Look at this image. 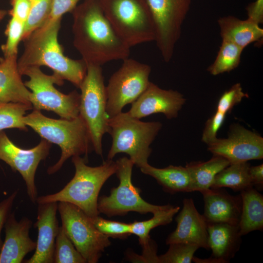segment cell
<instances>
[{"instance_id":"obj_16","label":"cell","mask_w":263,"mask_h":263,"mask_svg":"<svg viewBox=\"0 0 263 263\" xmlns=\"http://www.w3.org/2000/svg\"><path fill=\"white\" fill-rule=\"evenodd\" d=\"M177 226L168 236L166 244H194L209 250L207 223L196 209L192 198H185L183 207L175 218Z\"/></svg>"},{"instance_id":"obj_10","label":"cell","mask_w":263,"mask_h":263,"mask_svg":"<svg viewBox=\"0 0 263 263\" xmlns=\"http://www.w3.org/2000/svg\"><path fill=\"white\" fill-rule=\"evenodd\" d=\"M115 162V174L119 184L117 187L111 188L109 196L103 195L98 198L97 208L99 213L109 217L124 216L132 211L146 214L153 213L165 207L166 205L150 204L141 197V190L132 183V170L134 165L130 158L123 157Z\"/></svg>"},{"instance_id":"obj_23","label":"cell","mask_w":263,"mask_h":263,"mask_svg":"<svg viewBox=\"0 0 263 263\" xmlns=\"http://www.w3.org/2000/svg\"><path fill=\"white\" fill-rule=\"evenodd\" d=\"M140 169L143 173L154 178L168 193L173 194L192 192L191 179L186 167L169 165L157 168L148 164Z\"/></svg>"},{"instance_id":"obj_18","label":"cell","mask_w":263,"mask_h":263,"mask_svg":"<svg viewBox=\"0 0 263 263\" xmlns=\"http://www.w3.org/2000/svg\"><path fill=\"white\" fill-rule=\"evenodd\" d=\"M58 203L38 204L35 227L38 236L33 255L25 263H54L55 241L59 230Z\"/></svg>"},{"instance_id":"obj_12","label":"cell","mask_w":263,"mask_h":263,"mask_svg":"<svg viewBox=\"0 0 263 263\" xmlns=\"http://www.w3.org/2000/svg\"><path fill=\"white\" fill-rule=\"evenodd\" d=\"M155 28V41L164 61L171 59L191 0H146Z\"/></svg>"},{"instance_id":"obj_31","label":"cell","mask_w":263,"mask_h":263,"mask_svg":"<svg viewBox=\"0 0 263 263\" xmlns=\"http://www.w3.org/2000/svg\"><path fill=\"white\" fill-rule=\"evenodd\" d=\"M30 10L25 23L22 40L47 20L51 9L52 0H29Z\"/></svg>"},{"instance_id":"obj_27","label":"cell","mask_w":263,"mask_h":263,"mask_svg":"<svg viewBox=\"0 0 263 263\" xmlns=\"http://www.w3.org/2000/svg\"><path fill=\"white\" fill-rule=\"evenodd\" d=\"M180 208L178 206L167 205L163 208L153 213V216L151 219L143 221H134L131 223L132 234L138 237L139 243L141 246L144 245L151 240L150 235L151 230L170 223Z\"/></svg>"},{"instance_id":"obj_34","label":"cell","mask_w":263,"mask_h":263,"mask_svg":"<svg viewBox=\"0 0 263 263\" xmlns=\"http://www.w3.org/2000/svg\"><path fill=\"white\" fill-rule=\"evenodd\" d=\"M24 26V22L11 17L5 31L6 42L1 47L4 56L18 55V46L22 39Z\"/></svg>"},{"instance_id":"obj_17","label":"cell","mask_w":263,"mask_h":263,"mask_svg":"<svg viewBox=\"0 0 263 263\" xmlns=\"http://www.w3.org/2000/svg\"><path fill=\"white\" fill-rule=\"evenodd\" d=\"M32 220L23 217L17 221L15 212L9 214L4 224L5 238L0 252V263H21L25 256L35 250L37 242L30 237Z\"/></svg>"},{"instance_id":"obj_6","label":"cell","mask_w":263,"mask_h":263,"mask_svg":"<svg viewBox=\"0 0 263 263\" xmlns=\"http://www.w3.org/2000/svg\"><path fill=\"white\" fill-rule=\"evenodd\" d=\"M107 19L130 48L155 40V28L146 0H99Z\"/></svg>"},{"instance_id":"obj_36","label":"cell","mask_w":263,"mask_h":263,"mask_svg":"<svg viewBox=\"0 0 263 263\" xmlns=\"http://www.w3.org/2000/svg\"><path fill=\"white\" fill-rule=\"evenodd\" d=\"M141 247L142 254L140 255L132 251H127V259L133 263H160L159 257L157 255V245L154 241L151 239L148 243Z\"/></svg>"},{"instance_id":"obj_39","label":"cell","mask_w":263,"mask_h":263,"mask_svg":"<svg viewBox=\"0 0 263 263\" xmlns=\"http://www.w3.org/2000/svg\"><path fill=\"white\" fill-rule=\"evenodd\" d=\"M11 4L12 8L8 13L25 23L30 10L29 0H11Z\"/></svg>"},{"instance_id":"obj_7","label":"cell","mask_w":263,"mask_h":263,"mask_svg":"<svg viewBox=\"0 0 263 263\" xmlns=\"http://www.w3.org/2000/svg\"><path fill=\"white\" fill-rule=\"evenodd\" d=\"M79 115L88 127L93 150L102 156V138L108 132L107 94L101 66L87 65L79 88Z\"/></svg>"},{"instance_id":"obj_43","label":"cell","mask_w":263,"mask_h":263,"mask_svg":"<svg viewBox=\"0 0 263 263\" xmlns=\"http://www.w3.org/2000/svg\"><path fill=\"white\" fill-rule=\"evenodd\" d=\"M7 14V11L4 9H0V21L4 19Z\"/></svg>"},{"instance_id":"obj_14","label":"cell","mask_w":263,"mask_h":263,"mask_svg":"<svg viewBox=\"0 0 263 263\" xmlns=\"http://www.w3.org/2000/svg\"><path fill=\"white\" fill-rule=\"evenodd\" d=\"M213 155L227 159L230 164L263 158V138L239 124L230 127L227 138H218L207 144Z\"/></svg>"},{"instance_id":"obj_4","label":"cell","mask_w":263,"mask_h":263,"mask_svg":"<svg viewBox=\"0 0 263 263\" xmlns=\"http://www.w3.org/2000/svg\"><path fill=\"white\" fill-rule=\"evenodd\" d=\"M23 121L42 139L57 145L61 149L59 160L47 170L49 175L58 171L71 157L84 155L88 159V153L93 150L88 127L79 115L70 120L54 119L34 109L24 116Z\"/></svg>"},{"instance_id":"obj_20","label":"cell","mask_w":263,"mask_h":263,"mask_svg":"<svg viewBox=\"0 0 263 263\" xmlns=\"http://www.w3.org/2000/svg\"><path fill=\"white\" fill-rule=\"evenodd\" d=\"M208 243L211 257L219 263H229L239 250L242 236L239 225L207 223Z\"/></svg>"},{"instance_id":"obj_25","label":"cell","mask_w":263,"mask_h":263,"mask_svg":"<svg viewBox=\"0 0 263 263\" xmlns=\"http://www.w3.org/2000/svg\"><path fill=\"white\" fill-rule=\"evenodd\" d=\"M229 164L227 159L216 155H213L210 159L206 162L187 163L185 167L191 177L192 192H202L210 188L216 175Z\"/></svg>"},{"instance_id":"obj_28","label":"cell","mask_w":263,"mask_h":263,"mask_svg":"<svg viewBox=\"0 0 263 263\" xmlns=\"http://www.w3.org/2000/svg\"><path fill=\"white\" fill-rule=\"evenodd\" d=\"M243 50L231 42L222 40L216 58L207 71L211 75H217L233 70L241 62Z\"/></svg>"},{"instance_id":"obj_29","label":"cell","mask_w":263,"mask_h":263,"mask_svg":"<svg viewBox=\"0 0 263 263\" xmlns=\"http://www.w3.org/2000/svg\"><path fill=\"white\" fill-rule=\"evenodd\" d=\"M33 109L30 104L0 102V131L7 129H18L27 131L23 121L26 112Z\"/></svg>"},{"instance_id":"obj_2","label":"cell","mask_w":263,"mask_h":263,"mask_svg":"<svg viewBox=\"0 0 263 263\" xmlns=\"http://www.w3.org/2000/svg\"><path fill=\"white\" fill-rule=\"evenodd\" d=\"M61 19L47 20L23 41L24 49L18 60L19 73L32 67L45 66L60 79L66 80L79 88L87 72L82 59H71L63 54L58 41Z\"/></svg>"},{"instance_id":"obj_26","label":"cell","mask_w":263,"mask_h":263,"mask_svg":"<svg viewBox=\"0 0 263 263\" xmlns=\"http://www.w3.org/2000/svg\"><path fill=\"white\" fill-rule=\"evenodd\" d=\"M248 162L230 164L215 176L210 188H228L234 191H241L253 187L251 182Z\"/></svg>"},{"instance_id":"obj_21","label":"cell","mask_w":263,"mask_h":263,"mask_svg":"<svg viewBox=\"0 0 263 263\" xmlns=\"http://www.w3.org/2000/svg\"><path fill=\"white\" fill-rule=\"evenodd\" d=\"M31 94L22 81L17 56L0 58V102L31 104Z\"/></svg>"},{"instance_id":"obj_11","label":"cell","mask_w":263,"mask_h":263,"mask_svg":"<svg viewBox=\"0 0 263 263\" xmlns=\"http://www.w3.org/2000/svg\"><path fill=\"white\" fill-rule=\"evenodd\" d=\"M62 227L76 249L88 263H96L106 248L109 238L99 231L91 218L78 207L65 202H58Z\"/></svg>"},{"instance_id":"obj_38","label":"cell","mask_w":263,"mask_h":263,"mask_svg":"<svg viewBox=\"0 0 263 263\" xmlns=\"http://www.w3.org/2000/svg\"><path fill=\"white\" fill-rule=\"evenodd\" d=\"M82 0H52L51 9L47 20L61 19L65 14L71 12Z\"/></svg>"},{"instance_id":"obj_42","label":"cell","mask_w":263,"mask_h":263,"mask_svg":"<svg viewBox=\"0 0 263 263\" xmlns=\"http://www.w3.org/2000/svg\"><path fill=\"white\" fill-rule=\"evenodd\" d=\"M249 174L253 187L257 190H262L263 188V164L251 166L249 169Z\"/></svg>"},{"instance_id":"obj_1","label":"cell","mask_w":263,"mask_h":263,"mask_svg":"<svg viewBox=\"0 0 263 263\" xmlns=\"http://www.w3.org/2000/svg\"><path fill=\"white\" fill-rule=\"evenodd\" d=\"M72 13L74 45L86 65L102 66L129 57L131 48L113 28L99 0H83Z\"/></svg>"},{"instance_id":"obj_40","label":"cell","mask_w":263,"mask_h":263,"mask_svg":"<svg viewBox=\"0 0 263 263\" xmlns=\"http://www.w3.org/2000/svg\"><path fill=\"white\" fill-rule=\"evenodd\" d=\"M18 190L14 191L8 197L0 202V252L2 247L3 241L1 232L7 217L11 213L14 202L18 193Z\"/></svg>"},{"instance_id":"obj_15","label":"cell","mask_w":263,"mask_h":263,"mask_svg":"<svg viewBox=\"0 0 263 263\" xmlns=\"http://www.w3.org/2000/svg\"><path fill=\"white\" fill-rule=\"evenodd\" d=\"M186 101L180 92L171 89H163L150 82L143 94L132 103L127 113L140 119L151 114L161 113L167 118L177 117L179 111Z\"/></svg>"},{"instance_id":"obj_8","label":"cell","mask_w":263,"mask_h":263,"mask_svg":"<svg viewBox=\"0 0 263 263\" xmlns=\"http://www.w3.org/2000/svg\"><path fill=\"white\" fill-rule=\"evenodd\" d=\"M20 74L29 77L24 84L31 90L30 102L34 109L52 111L69 120L79 115L80 94L75 90L64 94L54 86L55 84L62 85L63 80L54 74H44L38 67L26 68Z\"/></svg>"},{"instance_id":"obj_33","label":"cell","mask_w":263,"mask_h":263,"mask_svg":"<svg viewBox=\"0 0 263 263\" xmlns=\"http://www.w3.org/2000/svg\"><path fill=\"white\" fill-rule=\"evenodd\" d=\"M90 218L97 230L109 238L124 239L132 234L131 223L107 220L98 215Z\"/></svg>"},{"instance_id":"obj_24","label":"cell","mask_w":263,"mask_h":263,"mask_svg":"<svg viewBox=\"0 0 263 263\" xmlns=\"http://www.w3.org/2000/svg\"><path fill=\"white\" fill-rule=\"evenodd\" d=\"M242 212L239 224L240 233L244 236L263 229V196L254 187L241 191Z\"/></svg>"},{"instance_id":"obj_5","label":"cell","mask_w":263,"mask_h":263,"mask_svg":"<svg viewBox=\"0 0 263 263\" xmlns=\"http://www.w3.org/2000/svg\"><path fill=\"white\" fill-rule=\"evenodd\" d=\"M108 125L112 142L107 159L112 160L117 154L124 153L139 168L149 164L152 152L150 145L162 128L161 122H144L122 112L109 118Z\"/></svg>"},{"instance_id":"obj_3","label":"cell","mask_w":263,"mask_h":263,"mask_svg":"<svg viewBox=\"0 0 263 263\" xmlns=\"http://www.w3.org/2000/svg\"><path fill=\"white\" fill-rule=\"evenodd\" d=\"M72 161L75 173L69 182L59 191L38 196L36 203L65 202L80 208L91 218L98 216L97 203L99 192L106 181L117 169L116 162L107 159L102 165L90 167L88 159L80 156H74Z\"/></svg>"},{"instance_id":"obj_32","label":"cell","mask_w":263,"mask_h":263,"mask_svg":"<svg viewBox=\"0 0 263 263\" xmlns=\"http://www.w3.org/2000/svg\"><path fill=\"white\" fill-rule=\"evenodd\" d=\"M198 245L188 243H173L169 244L168 251L158 256L160 263H191Z\"/></svg>"},{"instance_id":"obj_41","label":"cell","mask_w":263,"mask_h":263,"mask_svg":"<svg viewBox=\"0 0 263 263\" xmlns=\"http://www.w3.org/2000/svg\"><path fill=\"white\" fill-rule=\"evenodd\" d=\"M248 20L258 24L263 21V0H256L246 7Z\"/></svg>"},{"instance_id":"obj_19","label":"cell","mask_w":263,"mask_h":263,"mask_svg":"<svg viewBox=\"0 0 263 263\" xmlns=\"http://www.w3.org/2000/svg\"><path fill=\"white\" fill-rule=\"evenodd\" d=\"M201 193L207 223L239 225L242 207L240 194L232 195L223 188H210Z\"/></svg>"},{"instance_id":"obj_9","label":"cell","mask_w":263,"mask_h":263,"mask_svg":"<svg viewBox=\"0 0 263 263\" xmlns=\"http://www.w3.org/2000/svg\"><path fill=\"white\" fill-rule=\"evenodd\" d=\"M150 65L128 57L110 78L106 86V113L109 118L122 112L146 90L150 81Z\"/></svg>"},{"instance_id":"obj_13","label":"cell","mask_w":263,"mask_h":263,"mask_svg":"<svg viewBox=\"0 0 263 263\" xmlns=\"http://www.w3.org/2000/svg\"><path fill=\"white\" fill-rule=\"evenodd\" d=\"M52 143L42 139L36 146L23 149L16 146L2 131H0V160L19 172L25 182L30 201L36 203L38 190L35 175L39 163L48 156Z\"/></svg>"},{"instance_id":"obj_30","label":"cell","mask_w":263,"mask_h":263,"mask_svg":"<svg viewBox=\"0 0 263 263\" xmlns=\"http://www.w3.org/2000/svg\"><path fill=\"white\" fill-rule=\"evenodd\" d=\"M55 263H86V260L76 249L62 226L56 236L54 253Z\"/></svg>"},{"instance_id":"obj_35","label":"cell","mask_w":263,"mask_h":263,"mask_svg":"<svg viewBox=\"0 0 263 263\" xmlns=\"http://www.w3.org/2000/svg\"><path fill=\"white\" fill-rule=\"evenodd\" d=\"M245 97H249V95L244 92L241 84L237 83L221 96L217 104L216 111L226 114L235 105L239 103Z\"/></svg>"},{"instance_id":"obj_22","label":"cell","mask_w":263,"mask_h":263,"mask_svg":"<svg viewBox=\"0 0 263 263\" xmlns=\"http://www.w3.org/2000/svg\"><path fill=\"white\" fill-rule=\"evenodd\" d=\"M218 23L222 40L231 42L243 50L263 38V29L260 24L248 19L241 20L228 16L219 18Z\"/></svg>"},{"instance_id":"obj_37","label":"cell","mask_w":263,"mask_h":263,"mask_svg":"<svg viewBox=\"0 0 263 263\" xmlns=\"http://www.w3.org/2000/svg\"><path fill=\"white\" fill-rule=\"evenodd\" d=\"M225 116V114L216 111L207 121L202 133V141L207 145L217 138V132L223 125Z\"/></svg>"}]
</instances>
